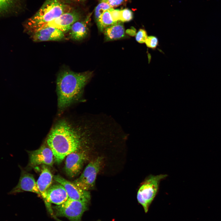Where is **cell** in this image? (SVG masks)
<instances>
[{
	"label": "cell",
	"instance_id": "obj_1",
	"mask_svg": "<svg viewBox=\"0 0 221 221\" xmlns=\"http://www.w3.org/2000/svg\"><path fill=\"white\" fill-rule=\"evenodd\" d=\"M87 135V127L82 121L69 116H61L52 125L46 142L55 161L59 164L68 155L80 149Z\"/></svg>",
	"mask_w": 221,
	"mask_h": 221
},
{
	"label": "cell",
	"instance_id": "obj_2",
	"mask_svg": "<svg viewBox=\"0 0 221 221\" xmlns=\"http://www.w3.org/2000/svg\"><path fill=\"white\" fill-rule=\"evenodd\" d=\"M92 73L90 71L76 72L67 69L59 72L56 80L59 114L82 101L84 87L92 77Z\"/></svg>",
	"mask_w": 221,
	"mask_h": 221
},
{
	"label": "cell",
	"instance_id": "obj_3",
	"mask_svg": "<svg viewBox=\"0 0 221 221\" xmlns=\"http://www.w3.org/2000/svg\"><path fill=\"white\" fill-rule=\"evenodd\" d=\"M71 10L70 6L60 0H47L36 13L27 20L25 27L29 32L32 33Z\"/></svg>",
	"mask_w": 221,
	"mask_h": 221
},
{
	"label": "cell",
	"instance_id": "obj_4",
	"mask_svg": "<svg viewBox=\"0 0 221 221\" xmlns=\"http://www.w3.org/2000/svg\"><path fill=\"white\" fill-rule=\"evenodd\" d=\"M167 176L166 174H150L141 184L138 191L137 199L145 213L158 192L161 181Z\"/></svg>",
	"mask_w": 221,
	"mask_h": 221
},
{
	"label": "cell",
	"instance_id": "obj_5",
	"mask_svg": "<svg viewBox=\"0 0 221 221\" xmlns=\"http://www.w3.org/2000/svg\"><path fill=\"white\" fill-rule=\"evenodd\" d=\"M88 203L68 198L62 204L53 207L56 216L64 217L70 221H81L83 213L88 208Z\"/></svg>",
	"mask_w": 221,
	"mask_h": 221
},
{
	"label": "cell",
	"instance_id": "obj_6",
	"mask_svg": "<svg viewBox=\"0 0 221 221\" xmlns=\"http://www.w3.org/2000/svg\"><path fill=\"white\" fill-rule=\"evenodd\" d=\"M102 162V158L100 157L91 161L87 166L79 177L72 182L83 190L88 191L93 189Z\"/></svg>",
	"mask_w": 221,
	"mask_h": 221
},
{
	"label": "cell",
	"instance_id": "obj_7",
	"mask_svg": "<svg viewBox=\"0 0 221 221\" xmlns=\"http://www.w3.org/2000/svg\"><path fill=\"white\" fill-rule=\"evenodd\" d=\"M80 18V15L78 12L75 10H72L42 25L33 31L45 27H52L60 30L64 33L69 31L72 25L78 21Z\"/></svg>",
	"mask_w": 221,
	"mask_h": 221
},
{
	"label": "cell",
	"instance_id": "obj_8",
	"mask_svg": "<svg viewBox=\"0 0 221 221\" xmlns=\"http://www.w3.org/2000/svg\"><path fill=\"white\" fill-rule=\"evenodd\" d=\"M54 180L64 188L69 198L76 200L88 203L91 199L90 192L81 189L72 182L69 181L59 175L53 177Z\"/></svg>",
	"mask_w": 221,
	"mask_h": 221
},
{
	"label": "cell",
	"instance_id": "obj_9",
	"mask_svg": "<svg viewBox=\"0 0 221 221\" xmlns=\"http://www.w3.org/2000/svg\"><path fill=\"white\" fill-rule=\"evenodd\" d=\"M29 165L34 167L41 165L52 166L54 162V156L52 151L47 145L44 144L39 149L30 151Z\"/></svg>",
	"mask_w": 221,
	"mask_h": 221
},
{
	"label": "cell",
	"instance_id": "obj_10",
	"mask_svg": "<svg viewBox=\"0 0 221 221\" xmlns=\"http://www.w3.org/2000/svg\"><path fill=\"white\" fill-rule=\"evenodd\" d=\"M66 157L64 170L68 176L74 177L80 172L86 159V155L84 152L77 151Z\"/></svg>",
	"mask_w": 221,
	"mask_h": 221
},
{
	"label": "cell",
	"instance_id": "obj_11",
	"mask_svg": "<svg viewBox=\"0 0 221 221\" xmlns=\"http://www.w3.org/2000/svg\"><path fill=\"white\" fill-rule=\"evenodd\" d=\"M69 198L64 187L58 183L51 185L46 191L45 201L47 206L49 207L50 212H52L50 204L60 205L66 201Z\"/></svg>",
	"mask_w": 221,
	"mask_h": 221
},
{
	"label": "cell",
	"instance_id": "obj_12",
	"mask_svg": "<svg viewBox=\"0 0 221 221\" xmlns=\"http://www.w3.org/2000/svg\"><path fill=\"white\" fill-rule=\"evenodd\" d=\"M24 191L31 192L41 195L33 176L22 169L18 183L10 191V194H12Z\"/></svg>",
	"mask_w": 221,
	"mask_h": 221
},
{
	"label": "cell",
	"instance_id": "obj_13",
	"mask_svg": "<svg viewBox=\"0 0 221 221\" xmlns=\"http://www.w3.org/2000/svg\"><path fill=\"white\" fill-rule=\"evenodd\" d=\"M32 40L34 42L60 41L64 39V33L52 27H47L37 30L32 33Z\"/></svg>",
	"mask_w": 221,
	"mask_h": 221
},
{
	"label": "cell",
	"instance_id": "obj_14",
	"mask_svg": "<svg viewBox=\"0 0 221 221\" xmlns=\"http://www.w3.org/2000/svg\"><path fill=\"white\" fill-rule=\"evenodd\" d=\"M92 13L88 14L84 20L77 21L72 26L69 30V35L73 41H79L85 38L88 33V23L90 20Z\"/></svg>",
	"mask_w": 221,
	"mask_h": 221
},
{
	"label": "cell",
	"instance_id": "obj_15",
	"mask_svg": "<svg viewBox=\"0 0 221 221\" xmlns=\"http://www.w3.org/2000/svg\"><path fill=\"white\" fill-rule=\"evenodd\" d=\"M53 178V176L48 168L43 165L41 173L36 182L41 195L44 200L46 191L52 185Z\"/></svg>",
	"mask_w": 221,
	"mask_h": 221
},
{
	"label": "cell",
	"instance_id": "obj_16",
	"mask_svg": "<svg viewBox=\"0 0 221 221\" xmlns=\"http://www.w3.org/2000/svg\"><path fill=\"white\" fill-rule=\"evenodd\" d=\"M103 32L106 41L119 39L125 37L124 26L121 21L106 27Z\"/></svg>",
	"mask_w": 221,
	"mask_h": 221
},
{
	"label": "cell",
	"instance_id": "obj_17",
	"mask_svg": "<svg viewBox=\"0 0 221 221\" xmlns=\"http://www.w3.org/2000/svg\"><path fill=\"white\" fill-rule=\"evenodd\" d=\"M21 0H0V16L14 12Z\"/></svg>",
	"mask_w": 221,
	"mask_h": 221
},
{
	"label": "cell",
	"instance_id": "obj_18",
	"mask_svg": "<svg viewBox=\"0 0 221 221\" xmlns=\"http://www.w3.org/2000/svg\"><path fill=\"white\" fill-rule=\"evenodd\" d=\"M110 9L104 12L96 22L98 29L101 32H103L106 27L117 23L113 20L110 14Z\"/></svg>",
	"mask_w": 221,
	"mask_h": 221
},
{
	"label": "cell",
	"instance_id": "obj_19",
	"mask_svg": "<svg viewBox=\"0 0 221 221\" xmlns=\"http://www.w3.org/2000/svg\"><path fill=\"white\" fill-rule=\"evenodd\" d=\"M112 8L106 2H100L96 7L95 10V16L96 22L98 21L101 15L104 12Z\"/></svg>",
	"mask_w": 221,
	"mask_h": 221
},
{
	"label": "cell",
	"instance_id": "obj_20",
	"mask_svg": "<svg viewBox=\"0 0 221 221\" xmlns=\"http://www.w3.org/2000/svg\"><path fill=\"white\" fill-rule=\"evenodd\" d=\"M133 18L132 12L128 9L121 10V20L122 22L129 21Z\"/></svg>",
	"mask_w": 221,
	"mask_h": 221
},
{
	"label": "cell",
	"instance_id": "obj_21",
	"mask_svg": "<svg viewBox=\"0 0 221 221\" xmlns=\"http://www.w3.org/2000/svg\"><path fill=\"white\" fill-rule=\"evenodd\" d=\"M145 43L147 46L152 49H155L157 46L158 41L157 38L154 36L147 37Z\"/></svg>",
	"mask_w": 221,
	"mask_h": 221
},
{
	"label": "cell",
	"instance_id": "obj_22",
	"mask_svg": "<svg viewBox=\"0 0 221 221\" xmlns=\"http://www.w3.org/2000/svg\"><path fill=\"white\" fill-rule=\"evenodd\" d=\"M147 37L146 30L143 29H140L136 34L135 39L138 43H143L145 42Z\"/></svg>",
	"mask_w": 221,
	"mask_h": 221
},
{
	"label": "cell",
	"instance_id": "obj_23",
	"mask_svg": "<svg viewBox=\"0 0 221 221\" xmlns=\"http://www.w3.org/2000/svg\"><path fill=\"white\" fill-rule=\"evenodd\" d=\"M100 2H104L108 3L112 8L119 6L126 2L127 0H99Z\"/></svg>",
	"mask_w": 221,
	"mask_h": 221
},
{
	"label": "cell",
	"instance_id": "obj_24",
	"mask_svg": "<svg viewBox=\"0 0 221 221\" xmlns=\"http://www.w3.org/2000/svg\"><path fill=\"white\" fill-rule=\"evenodd\" d=\"M110 13L113 21L115 22L120 21L121 10L114 9L112 8L110 10Z\"/></svg>",
	"mask_w": 221,
	"mask_h": 221
},
{
	"label": "cell",
	"instance_id": "obj_25",
	"mask_svg": "<svg viewBox=\"0 0 221 221\" xmlns=\"http://www.w3.org/2000/svg\"><path fill=\"white\" fill-rule=\"evenodd\" d=\"M135 29L134 27H132L131 29H127L126 30V33L129 35L133 36L135 34Z\"/></svg>",
	"mask_w": 221,
	"mask_h": 221
},
{
	"label": "cell",
	"instance_id": "obj_26",
	"mask_svg": "<svg viewBox=\"0 0 221 221\" xmlns=\"http://www.w3.org/2000/svg\"><path fill=\"white\" fill-rule=\"evenodd\" d=\"M72 0L79 2V1H83L84 0Z\"/></svg>",
	"mask_w": 221,
	"mask_h": 221
}]
</instances>
